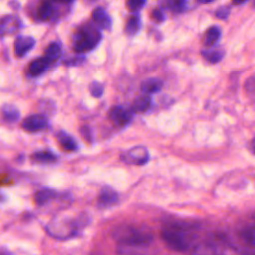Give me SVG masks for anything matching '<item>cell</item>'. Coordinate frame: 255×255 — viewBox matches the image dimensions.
I'll list each match as a JSON object with an SVG mask.
<instances>
[{"mask_svg": "<svg viewBox=\"0 0 255 255\" xmlns=\"http://www.w3.org/2000/svg\"><path fill=\"white\" fill-rule=\"evenodd\" d=\"M79 130H80V132H81L83 138H84L87 142H89V143H92V142H93V131H92L91 127H89V126H87V125H84V126H82V127L80 128Z\"/></svg>", "mask_w": 255, "mask_h": 255, "instance_id": "83f0119b", "label": "cell"}, {"mask_svg": "<svg viewBox=\"0 0 255 255\" xmlns=\"http://www.w3.org/2000/svg\"><path fill=\"white\" fill-rule=\"evenodd\" d=\"M114 236L121 245L130 248H141L143 246H148L153 239L151 232L145 229V227H137L132 225L120 227L117 231H115Z\"/></svg>", "mask_w": 255, "mask_h": 255, "instance_id": "7a4b0ae2", "label": "cell"}, {"mask_svg": "<svg viewBox=\"0 0 255 255\" xmlns=\"http://www.w3.org/2000/svg\"><path fill=\"white\" fill-rule=\"evenodd\" d=\"M151 17H152V19H153L155 22H157V23L163 22V21H164V18H165L163 12H162L161 10H159V9H154V10L152 11V13H151Z\"/></svg>", "mask_w": 255, "mask_h": 255, "instance_id": "f546056e", "label": "cell"}, {"mask_svg": "<svg viewBox=\"0 0 255 255\" xmlns=\"http://www.w3.org/2000/svg\"><path fill=\"white\" fill-rule=\"evenodd\" d=\"M90 94L95 98H100L104 94V85L98 81H93L89 86Z\"/></svg>", "mask_w": 255, "mask_h": 255, "instance_id": "d4e9b609", "label": "cell"}, {"mask_svg": "<svg viewBox=\"0 0 255 255\" xmlns=\"http://www.w3.org/2000/svg\"><path fill=\"white\" fill-rule=\"evenodd\" d=\"M58 195V192L51 188H42L34 194V201L37 205L43 206L51 202Z\"/></svg>", "mask_w": 255, "mask_h": 255, "instance_id": "4fadbf2b", "label": "cell"}, {"mask_svg": "<svg viewBox=\"0 0 255 255\" xmlns=\"http://www.w3.org/2000/svg\"><path fill=\"white\" fill-rule=\"evenodd\" d=\"M254 219H255V215H254Z\"/></svg>", "mask_w": 255, "mask_h": 255, "instance_id": "8d00e7d4", "label": "cell"}, {"mask_svg": "<svg viewBox=\"0 0 255 255\" xmlns=\"http://www.w3.org/2000/svg\"><path fill=\"white\" fill-rule=\"evenodd\" d=\"M221 38V30L219 27L217 26H211L210 28H208L204 34V38H203V43L205 45L206 48L209 47H213L215 46L218 41Z\"/></svg>", "mask_w": 255, "mask_h": 255, "instance_id": "2e32d148", "label": "cell"}, {"mask_svg": "<svg viewBox=\"0 0 255 255\" xmlns=\"http://www.w3.org/2000/svg\"><path fill=\"white\" fill-rule=\"evenodd\" d=\"M2 118L7 123H14L19 120L20 113L18 109L11 104H4L1 109Z\"/></svg>", "mask_w": 255, "mask_h": 255, "instance_id": "ffe728a7", "label": "cell"}, {"mask_svg": "<svg viewBox=\"0 0 255 255\" xmlns=\"http://www.w3.org/2000/svg\"><path fill=\"white\" fill-rule=\"evenodd\" d=\"M62 55V48L61 45L58 42H52L50 43L45 51H44V57L49 61V63L52 65L53 63L57 62Z\"/></svg>", "mask_w": 255, "mask_h": 255, "instance_id": "ac0fdd59", "label": "cell"}, {"mask_svg": "<svg viewBox=\"0 0 255 255\" xmlns=\"http://www.w3.org/2000/svg\"><path fill=\"white\" fill-rule=\"evenodd\" d=\"M141 26V22H140V18L138 16V14H132L127 21L126 24V33L129 36H133L135 35Z\"/></svg>", "mask_w": 255, "mask_h": 255, "instance_id": "7402d4cb", "label": "cell"}, {"mask_svg": "<svg viewBox=\"0 0 255 255\" xmlns=\"http://www.w3.org/2000/svg\"><path fill=\"white\" fill-rule=\"evenodd\" d=\"M145 3H146V0H128L127 6L129 11L137 12L145 5Z\"/></svg>", "mask_w": 255, "mask_h": 255, "instance_id": "4316f807", "label": "cell"}, {"mask_svg": "<svg viewBox=\"0 0 255 255\" xmlns=\"http://www.w3.org/2000/svg\"><path fill=\"white\" fill-rule=\"evenodd\" d=\"M252 147H253V149L255 150V137H254L253 140H252Z\"/></svg>", "mask_w": 255, "mask_h": 255, "instance_id": "e575fe53", "label": "cell"}, {"mask_svg": "<svg viewBox=\"0 0 255 255\" xmlns=\"http://www.w3.org/2000/svg\"><path fill=\"white\" fill-rule=\"evenodd\" d=\"M133 116V111L131 109H127L123 106H114L108 112L109 119L119 127L128 126Z\"/></svg>", "mask_w": 255, "mask_h": 255, "instance_id": "5b68a950", "label": "cell"}, {"mask_svg": "<svg viewBox=\"0 0 255 255\" xmlns=\"http://www.w3.org/2000/svg\"><path fill=\"white\" fill-rule=\"evenodd\" d=\"M200 3H209V2H212L214 0H198Z\"/></svg>", "mask_w": 255, "mask_h": 255, "instance_id": "836d02e7", "label": "cell"}, {"mask_svg": "<svg viewBox=\"0 0 255 255\" xmlns=\"http://www.w3.org/2000/svg\"><path fill=\"white\" fill-rule=\"evenodd\" d=\"M48 126H49V122L47 118L40 114L28 116L23 120L21 124L22 128L28 132H36L39 130H43L47 128Z\"/></svg>", "mask_w": 255, "mask_h": 255, "instance_id": "8992f818", "label": "cell"}, {"mask_svg": "<svg viewBox=\"0 0 255 255\" xmlns=\"http://www.w3.org/2000/svg\"><path fill=\"white\" fill-rule=\"evenodd\" d=\"M245 92L251 101L255 102V75L249 77L244 85Z\"/></svg>", "mask_w": 255, "mask_h": 255, "instance_id": "cb8c5ba5", "label": "cell"}, {"mask_svg": "<svg viewBox=\"0 0 255 255\" xmlns=\"http://www.w3.org/2000/svg\"><path fill=\"white\" fill-rule=\"evenodd\" d=\"M37 14L42 21H48L54 14V8L51 0H42L39 4Z\"/></svg>", "mask_w": 255, "mask_h": 255, "instance_id": "44dd1931", "label": "cell"}, {"mask_svg": "<svg viewBox=\"0 0 255 255\" xmlns=\"http://www.w3.org/2000/svg\"><path fill=\"white\" fill-rule=\"evenodd\" d=\"M50 66L51 64L44 56L41 58H36L32 62H30L27 68V74L30 77H38L46 72L50 68Z\"/></svg>", "mask_w": 255, "mask_h": 255, "instance_id": "30bf717a", "label": "cell"}, {"mask_svg": "<svg viewBox=\"0 0 255 255\" xmlns=\"http://www.w3.org/2000/svg\"><path fill=\"white\" fill-rule=\"evenodd\" d=\"M35 46V39L30 36H18L14 42V53L18 58L25 56Z\"/></svg>", "mask_w": 255, "mask_h": 255, "instance_id": "ba28073f", "label": "cell"}, {"mask_svg": "<svg viewBox=\"0 0 255 255\" xmlns=\"http://www.w3.org/2000/svg\"><path fill=\"white\" fill-rule=\"evenodd\" d=\"M191 226L185 223H169L162 228L161 238L168 248L183 252L191 247Z\"/></svg>", "mask_w": 255, "mask_h": 255, "instance_id": "6da1fadb", "label": "cell"}, {"mask_svg": "<svg viewBox=\"0 0 255 255\" xmlns=\"http://www.w3.org/2000/svg\"><path fill=\"white\" fill-rule=\"evenodd\" d=\"M163 87L162 80L158 78H148L140 84V90L144 94H155L159 92Z\"/></svg>", "mask_w": 255, "mask_h": 255, "instance_id": "5bb4252c", "label": "cell"}, {"mask_svg": "<svg viewBox=\"0 0 255 255\" xmlns=\"http://www.w3.org/2000/svg\"><path fill=\"white\" fill-rule=\"evenodd\" d=\"M254 6H255V0H254Z\"/></svg>", "mask_w": 255, "mask_h": 255, "instance_id": "d590c367", "label": "cell"}, {"mask_svg": "<svg viewBox=\"0 0 255 255\" xmlns=\"http://www.w3.org/2000/svg\"><path fill=\"white\" fill-rule=\"evenodd\" d=\"M92 19L95 25L100 29L110 30L112 27V19L110 15L101 7L94 9L92 13Z\"/></svg>", "mask_w": 255, "mask_h": 255, "instance_id": "9c48e42d", "label": "cell"}, {"mask_svg": "<svg viewBox=\"0 0 255 255\" xmlns=\"http://www.w3.org/2000/svg\"><path fill=\"white\" fill-rule=\"evenodd\" d=\"M84 61V57L82 56H77V57H74V58H71L69 60H67L65 62V65L66 66H76V65H80L82 64Z\"/></svg>", "mask_w": 255, "mask_h": 255, "instance_id": "4dcf8cb0", "label": "cell"}, {"mask_svg": "<svg viewBox=\"0 0 255 255\" xmlns=\"http://www.w3.org/2000/svg\"><path fill=\"white\" fill-rule=\"evenodd\" d=\"M201 55L202 57L211 64H216L218 62H220L222 60V58L224 57V51L221 48H217V47H209L205 50L201 51Z\"/></svg>", "mask_w": 255, "mask_h": 255, "instance_id": "e0dca14e", "label": "cell"}, {"mask_svg": "<svg viewBox=\"0 0 255 255\" xmlns=\"http://www.w3.org/2000/svg\"><path fill=\"white\" fill-rule=\"evenodd\" d=\"M241 239L249 246L255 247V223L247 225L240 232Z\"/></svg>", "mask_w": 255, "mask_h": 255, "instance_id": "603a6c76", "label": "cell"}, {"mask_svg": "<svg viewBox=\"0 0 255 255\" xmlns=\"http://www.w3.org/2000/svg\"><path fill=\"white\" fill-rule=\"evenodd\" d=\"M151 107V98L148 94H144L135 98L131 104V110L134 113H144Z\"/></svg>", "mask_w": 255, "mask_h": 255, "instance_id": "9a60e30c", "label": "cell"}, {"mask_svg": "<svg viewBox=\"0 0 255 255\" xmlns=\"http://www.w3.org/2000/svg\"><path fill=\"white\" fill-rule=\"evenodd\" d=\"M57 140L59 142V144L61 145V147L66 150V151H77L79 149L78 143L76 141V139L69 133H67L66 131H59L56 134Z\"/></svg>", "mask_w": 255, "mask_h": 255, "instance_id": "7c38bea8", "label": "cell"}, {"mask_svg": "<svg viewBox=\"0 0 255 255\" xmlns=\"http://www.w3.org/2000/svg\"><path fill=\"white\" fill-rule=\"evenodd\" d=\"M52 1L57 3H62V4H68V3H71L73 0H52Z\"/></svg>", "mask_w": 255, "mask_h": 255, "instance_id": "1f68e13d", "label": "cell"}, {"mask_svg": "<svg viewBox=\"0 0 255 255\" xmlns=\"http://www.w3.org/2000/svg\"><path fill=\"white\" fill-rule=\"evenodd\" d=\"M230 14V7L222 6L215 11V16L219 19H227Z\"/></svg>", "mask_w": 255, "mask_h": 255, "instance_id": "f1b7e54d", "label": "cell"}, {"mask_svg": "<svg viewBox=\"0 0 255 255\" xmlns=\"http://www.w3.org/2000/svg\"><path fill=\"white\" fill-rule=\"evenodd\" d=\"M31 159L38 163H53L57 160V155L51 150H38L31 155Z\"/></svg>", "mask_w": 255, "mask_h": 255, "instance_id": "d6986e66", "label": "cell"}, {"mask_svg": "<svg viewBox=\"0 0 255 255\" xmlns=\"http://www.w3.org/2000/svg\"><path fill=\"white\" fill-rule=\"evenodd\" d=\"M22 23L20 19L13 15L4 16L1 19V35L4 36L5 34H12L20 29Z\"/></svg>", "mask_w": 255, "mask_h": 255, "instance_id": "8fae6325", "label": "cell"}, {"mask_svg": "<svg viewBox=\"0 0 255 255\" xmlns=\"http://www.w3.org/2000/svg\"><path fill=\"white\" fill-rule=\"evenodd\" d=\"M99 29V27H95L92 24H86L79 27L72 38L74 52L83 54L95 49L102 39V34Z\"/></svg>", "mask_w": 255, "mask_h": 255, "instance_id": "3957f363", "label": "cell"}, {"mask_svg": "<svg viewBox=\"0 0 255 255\" xmlns=\"http://www.w3.org/2000/svg\"><path fill=\"white\" fill-rule=\"evenodd\" d=\"M167 6L174 12H181L185 7V0H166Z\"/></svg>", "mask_w": 255, "mask_h": 255, "instance_id": "484cf974", "label": "cell"}, {"mask_svg": "<svg viewBox=\"0 0 255 255\" xmlns=\"http://www.w3.org/2000/svg\"><path fill=\"white\" fill-rule=\"evenodd\" d=\"M121 160L128 164L143 165L149 159V153L145 146L136 145L121 154Z\"/></svg>", "mask_w": 255, "mask_h": 255, "instance_id": "277c9868", "label": "cell"}, {"mask_svg": "<svg viewBox=\"0 0 255 255\" xmlns=\"http://www.w3.org/2000/svg\"><path fill=\"white\" fill-rule=\"evenodd\" d=\"M247 0H232V2L236 5H240V4H243L244 2H246Z\"/></svg>", "mask_w": 255, "mask_h": 255, "instance_id": "d6a6232c", "label": "cell"}, {"mask_svg": "<svg viewBox=\"0 0 255 255\" xmlns=\"http://www.w3.org/2000/svg\"><path fill=\"white\" fill-rule=\"evenodd\" d=\"M119 201V194L118 192L110 186H105L101 189L98 198H97V205L100 208H108Z\"/></svg>", "mask_w": 255, "mask_h": 255, "instance_id": "52a82bcc", "label": "cell"}]
</instances>
